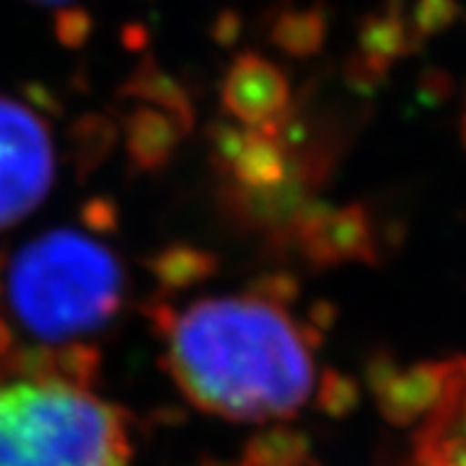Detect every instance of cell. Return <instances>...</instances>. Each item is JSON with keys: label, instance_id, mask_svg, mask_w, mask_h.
<instances>
[{"label": "cell", "instance_id": "11", "mask_svg": "<svg viewBox=\"0 0 466 466\" xmlns=\"http://www.w3.org/2000/svg\"><path fill=\"white\" fill-rule=\"evenodd\" d=\"M461 16V5L459 0H415L412 5V16L410 26L420 42L438 36V34L449 32L451 26Z\"/></svg>", "mask_w": 466, "mask_h": 466}, {"label": "cell", "instance_id": "18", "mask_svg": "<svg viewBox=\"0 0 466 466\" xmlns=\"http://www.w3.org/2000/svg\"><path fill=\"white\" fill-rule=\"evenodd\" d=\"M3 345H5V342H3V339H0V350H3Z\"/></svg>", "mask_w": 466, "mask_h": 466}, {"label": "cell", "instance_id": "4", "mask_svg": "<svg viewBox=\"0 0 466 466\" xmlns=\"http://www.w3.org/2000/svg\"><path fill=\"white\" fill-rule=\"evenodd\" d=\"M52 182L55 146L47 122L26 104L0 96V231L34 213Z\"/></svg>", "mask_w": 466, "mask_h": 466}, {"label": "cell", "instance_id": "5", "mask_svg": "<svg viewBox=\"0 0 466 466\" xmlns=\"http://www.w3.org/2000/svg\"><path fill=\"white\" fill-rule=\"evenodd\" d=\"M220 104L247 127H265L290 109V84L275 63L257 52H244L220 84Z\"/></svg>", "mask_w": 466, "mask_h": 466}, {"label": "cell", "instance_id": "16", "mask_svg": "<svg viewBox=\"0 0 466 466\" xmlns=\"http://www.w3.org/2000/svg\"><path fill=\"white\" fill-rule=\"evenodd\" d=\"M459 130H461V143H464V148H466V106H464V115H461V122H459Z\"/></svg>", "mask_w": 466, "mask_h": 466}, {"label": "cell", "instance_id": "2", "mask_svg": "<svg viewBox=\"0 0 466 466\" xmlns=\"http://www.w3.org/2000/svg\"><path fill=\"white\" fill-rule=\"evenodd\" d=\"M5 299L29 337L47 345L78 342L116 317L125 272L104 241L55 228L16 251L5 272Z\"/></svg>", "mask_w": 466, "mask_h": 466}, {"label": "cell", "instance_id": "7", "mask_svg": "<svg viewBox=\"0 0 466 466\" xmlns=\"http://www.w3.org/2000/svg\"><path fill=\"white\" fill-rule=\"evenodd\" d=\"M422 47L412 26L404 21L401 0H386L381 8L370 11L358 29V55L370 66L391 70V66Z\"/></svg>", "mask_w": 466, "mask_h": 466}, {"label": "cell", "instance_id": "9", "mask_svg": "<svg viewBox=\"0 0 466 466\" xmlns=\"http://www.w3.org/2000/svg\"><path fill=\"white\" fill-rule=\"evenodd\" d=\"M122 96L158 106V109H164V112L174 115L177 119H182L184 125L192 127L195 112H192V101L187 96V91L153 60H146L135 70L130 81L122 88Z\"/></svg>", "mask_w": 466, "mask_h": 466}, {"label": "cell", "instance_id": "17", "mask_svg": "<svg viewBox=\"0 0 466 466\" xmlns=\"http://www.w3.org/2000/svg\"><path fill=\"white\" fill-rule=\"evenodd\" d=\"M36 3H66V0H36Z\"/></svg>", "mask_w": 466, "mask_h": 466}, {"label": "cell", "instance_id": "15", "mask_svg": "<svg viewBox=\"0 0 466 466\" xmlns=\"http://www.w3.org/2000/svg\"><path fill=\"white\" fill-rule=\"evenodd\" d=\"M446 466H466V451H459L456 456H451V461Z\"/></svg>", "mask_w": 466, "mask_h": 466}, {"label": "cell", "instance_id": "13", "mask_svg": "<svg viewBox=\"0 0 466 466\" xmlns=\"http://www.w3.org/2000/svg\"><path fill=\"white\" fill-rule=\"evenodd\" d=\"M453 78H451L446 70L441 67H431L420 76V84H417V101L422 106H438L443 101L451 99L453 94Z\"/></svg>", "mask_w": 466, "mask_h": 466}, {"label": "cell", "instance_id": "8", "mask_svg": "<svg viewBox=\"0 0 466 466\" xmlns=\"http://www.w3.org/2000/svg\"><path fill=\"white\" fill-rule=\"evenodd\" d=\"M327 11L324 8H285L269 24V45L288 57H311L327 42Z\"/></svg>", "mask_w": 466, "mask_h": 466}, {"label": "cell", "instance_id": "12", "mask_svg": "<svg viewBox=\"0 0 466 466\" xmlns=\"http://www.w3.org/2000/svg\"><path fill=\"white\" fill-rule=\"evenodd\" d=\"M94 32V18L84 8H63L55 14V36L60 45L78 50Z\"/></svg>", "mask_w": 466, "mask_h": 466}, {"label": "cell", "instance_id": "6", "mask_svg": "<svg viewBox=\"0 0 466 466\" xmlns=\"http://www.w3.org/2000/svg\"><path fill=\"white\" fill-rule=\"evenodd\" d=\"M122 130H125V148L130 161L143 171H156L167 167L177 146L192 127L158 106L140 104L125 116Z\"/></svg>", "mask_w": 466, "mask_h": 466}, {"label": "cell", "instance_id": "14", "mask_svg": "<svg viewBox=\"0 0 466 466\" xmlns=\"http://www.w3.org/2000/svg\"><path fill=\"white\" fill-rule=\"evenodd\" d=\"M238 34H241V16L233 14V11L220 14L216 18V24H213V29H210V36L216 39L218 45H223V47L233 45L238 39Z\"/></svg>", "mask_w": 466, "mask_h": 466}, {"label": "cell", "instance_id": "3", "mask_svg": "<svg viewBox=\"0 0 466 466\" xmlns=\"http://www.w3.org/2000/svg\"><path fill=\"white\" fill-rule=\"evenodd\" d=\"M125 415L84 383L39 373L0 383V466H127Z\"/></svg>", "mask_w": 466, "mask_h": 466}, {"label": "cell", "instance_id": "1", "mask_svg": "<svg viewBox=\"0 0 466 466\" xmlns=\"http://www.w3.org/2000/svg\"><path fill=\"white\" fill-rule=\"evenodd\" d=\"M275 283L153 311L168 376L202 412L267 422L299 415L314 397L311 329L290 314Z\"/></svg>", "mask_w": 466, "mask_h": 466}, {"label": "cell", "instance_id": "10", "mask_svg": "<svg viewBox=\"0 0 466 466\" xmlns=\"http://www.w3.org/2000/svg\"><path fill=\"white\" fill-rule=\"evenodd\" d=\"M70 148L81 174L96 168L109 156L116 140V127L109 116L86 115L70 127Z\"/></svg>", "mask_w": 466, "mask_h": 466}]
</instances>
